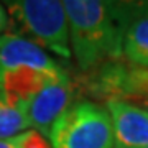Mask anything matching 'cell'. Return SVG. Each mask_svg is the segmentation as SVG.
I'll list each match as a JSON object with an SVG mask.
<instances>
[{"label":"cell","mask_w":148,"mask_h":148,"mask_svg":"<svg viewBox=\"0 0 148 148\" xmlns=\"http://www.w3.org/2000/svg\"><path fill=\"white\" fill-rule=\"evenodd\" d=\"M71 53L82 71L122 59V45L135 2L66 0Z\"/></svg>","instance_id":"obj_1"},{"label":"cell","mask_w":148,"mask_h":148,"mask_svg":"<svg viewBox=\"0 0 148 148\" xmlns=\"http://www.w3.org/2000/svg\"><path fill=\"white\" fill-rule=\"evenodd\" d=\"M7 13L16 35L27 38L41 49H49L59 58H71L69 25L63 2L59 0H18L7 3Z\"/></svg>","instance_id":"obj_2"},{"label":"cell","mask_w":148,"mask_h":148,"mask_svg":"<svg viewBox=\"0 0 148 148\" xmlns=\"http://www.w3.org/2000/svg\"><path fill=\"white\" fill-rule=\"evenodd\" d=\"M51 148H114L112 120L106 106L74 102L49 132Z\"/></svg>","instance_id":"obj_3"},{"label":"cell","mask_w":148,"mask_h":148,"mask_svg":"<svg viewBox=\"0 0 148 148\" xmlns=\"http://www.w3.org/2000/svg\"><path fill=\"white\" fill-rule=\"evenodd\" d=\"M87 89L104 101H122L148 114V68L109 61L95 69Z\"/></svg>","instance_id":"obj_4"},{"label":"cell","mask_w":148,"mask_h":148,"mask_svg":"<svg viewBox=\"0 0 148 148\" xmlns=\"http://www.w3.org/2000/svg\"><path fill=\"white\" fill-rule=\"evenodd\" d=\"M74 104V84L69 74L48 81L27 106L30 127L49 138V132L59 117Z\"/></svg>","instance_id":"obj_5"},{"label":"cell","mask_w":148,"mask_h":148,"mask_svg":"<svg viewBox=\"0 0 148 148\" xmlns=\"http://www.w3.org/2000/svg\"><path fill=\"white\" fill-rule=\"evenodd\" d=\"M20 68L33 69L54 79L68 74L61 64L35 43L16 33H5L0 36V74Z\"/></svg>","instance_id":"obj_6"},{"label":"cell","mask_w":148,"mask_h":148,"mask_svg":"<svg viewBox=\"0 0 148 148\" xmlns=\"http://www.w3.org/2000/svg\"><path fill=\"white\" fill-rule=\"evenodd\" d=\"M114 130V148L148 147V114L122 101H106Z\"/></svg>","instance_id":"obj_7"},{"label":"cell","mask_w":148,"mask_h":148,"mask_svg":"<svg viewBox=\"0 0 148 148\" xmlns=\"http://www.w3.org/2000/svg\"><path fill=\"white\" fill-rule=\"evenodd\" d=\"M122 56L140 68H148V2L137 3L125 30Z\"/></svg>","instance_id":"obj_8"},{"label":"cell","mask_w":148,"mask_h":148,"mask_svg":"<svg viewBox=\"0 0 148 148\" xmlns=\"http://www.w3.org/2000/svg\"><path fill=\"white\" fill-rule=\"evenodd\" d=\"M30 128L27 112L20 107L12 106L0 94V140L18 137Z\"/></svg>","instance_id":"obj_9"},{"label":"cell","mask_w":148,"mask_h":148,"mask_svg":"<svg viewBox=\"0 0 148 148\" xmlns=\"http://www.w3.org/2000/svg\"><path fill=\"white\" fill-rule=\"evenodd\" d=\"M20 135L18 137H13V138H8V140H0V148H23Z\"/></svg>","instance_id":"obj_10"},{"label":"cell","mask_w":148,"mask_h":148,"mask_svg":"<svg viewBox=\"0 0 148 148\" xmlns=\"http://www.w3.org/2000/svg\"><path fill=\"white\" fill-rule=\"evenodd\" d=\"M8 25V13H7V8L0 5V33L3 32Z\"/></svg>","instance_id":"obj_11"},{"label":"cell","mask_w":148,"mask_h":148,"mask_svg":"<svg viewBox=\"0 0 148 148\" xmlns=\"http://www.w3.org/2000/svg\"><path fill=\"white\" fill-rule=\"evenodd\" d=\"M147 148H148V147H147Z\"/></svg>","instance_id":"obj_12"}]
</instances>
